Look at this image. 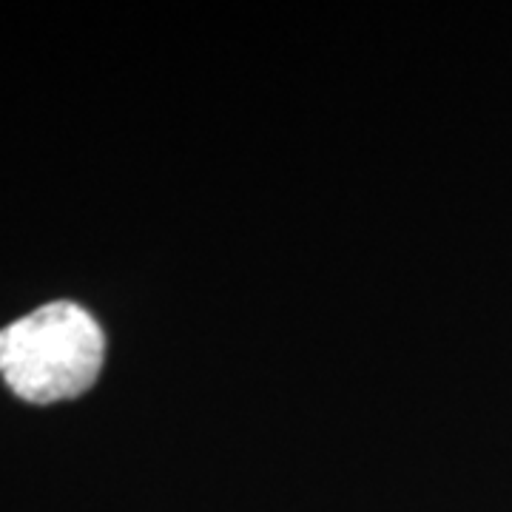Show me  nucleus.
<instances>
[{
	"label": "nucleus",
	"mask_w": 512,
	"mask_h": 512,
	"mask_svg": "<svg viewBox=\"0 0 512 512\" xmlns=\"http://www.w3.org/2000/svg\"><path fill=\"white\" fill-rule=\"evenodd\" d=\"M103 356V330L74 302L43 305L0 330V376L23 402L77 399L97 382Z\"/></svg>",
	"instance_id": "1"
}]
</instances>
